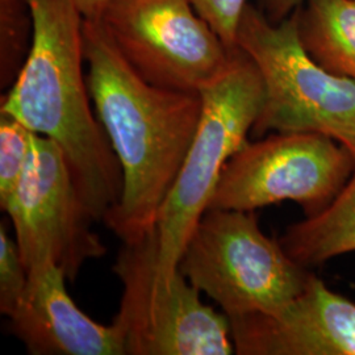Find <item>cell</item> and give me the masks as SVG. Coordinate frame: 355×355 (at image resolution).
<instances>
[{"label": "cell", "instance_id": "3", "mask_svg": "<svg viewBox=\"0 0 355 355\" xmlns=\"http://www.w3.org/2000/svg\"><path fill=\"white\" fill-rule=\"evenodd\" d=\"M198 130L157 220L158 272L171 279L192 230L208 209L223 170L248 141L265 101L253 60L239 46L221 76L200 91Z\"/></svg>", "mask_w": 355, "mask_h": 355}, {"label": "cell", "instance_id": "5", "mask_svg": "<svg viewBox=\"0 0 355 355\" xmlns=\"http://www.w3.org/2000/svg\"><path fill=\"white\" fill-rule=\"evenodd\" d=\"M178 270L228 318L278 313L312 275L267 237L254 212L217 208L192 230Z\"/></svg>", "mask_w": 355, "mask_h": 355}, {"label": "cell", "instance_id": "9", "mask_svg": "<svg viewBox=\"0 0 355 355\" xmlns=\"http://www.w3.org/2000/svg\"><path fill=\"white\" fill-rule=\"evenodd\" d=\"M1 211L12 221L26 268L51 261L76 280L87 262L107 253L64 153L48 137L33 133L26 170Z\"/></svg>", "mask_w": 355, "mask_h": 355}, {"label": "cell", "instance_id": "1", "mask_svg": "<svg viewBox=\"0 0 355 355\" xmlns=\"http://www.w3.org/2000/svg\"><path fill=\"white\" fill-rule=\"evenodd\" d=\"M83 40L89 95L123 171L120 200L104 224L123 243L139 241L157 227L198 130L202 95L145 80L99 21L85 19Z\"/></svg>", "mask_w": 355, "mask_h": 355}, {"label": "cell", "instance_id": "8", "mask_svg": "<svg viewBox=\"0 0 355 355\" xmlns=\"http://www.w3.org/2000/svg\"><path fill=\"white\" fill-rule=\"evenodd\" d=\"M99 23L128 64L164 89L200 92L233 51L190 0H110Z\"/></svg>", "mask_w": 355, "mask_h": 355}, {"label": "cell", "instance_id": "15", "mask_svg": "<svg viewBox=\"0 0 355 355\" xmlns=\"http://www.w3.org/2000/svg\"><path fill=\"white\" fill-rule=\"evenodd\" d=\"M32 132L10 114L0 112V207L3 208L17 187L26 170Z\"/></svg>", "mask_w": 355, "mask_h": 355}, {"label": "cell", "instance_id": "4", "mask_svg": "<svg viewBox=\"0 0 355 355\" xmlns=\"http://www.w3.org/2000/svg\"><path fill=\"white\" fill-rule=\"evenodd\" d=\"M236 46L258 67L265 101L254 124L255 139L268 132L329 136L355 155V82L325 70L305 51L296 17L279 23L248 4Z\"/></svg>", "mask_w": 355, "mask_h": 355}, {"label": "cell", "instance_id": "19", "mask_svg": "<svg viewBox=\"0 0 355 355\" xmlns=\"http://www.w3.org/2000/svg\"><path fill=\"white\" fill-rule=\"evenodd\" d=\"M86 20L99 21L110 0H73Z\"/></svg>", "mask_w": 355, "mask_h": 355}, {"label": "cell", "instance_id": "18", "mask_svg": "<svg viewBox=\"0 0 355 355\" xmlns=\"http://www.w3.org/2000/svg\"><path fill=\"white\" fill-rule=\"evenodd\" d=\"M305 0H263V12L272 23H279L288 17Z\"/></svg>", "mask_w": 355, "mask_h": 355}, {"label": "cell", "instance_id": "2", "mask_svg": "<svg viewBox=\"0 0 355 355\" xmlns=\"http://www.w3.org/2000/svg\"><path fill=\"white\" fill-rule=\"evenodd\" d=\"M33 38L0 112L54 141L64 154L80 198L95 221L119 203L123 171L83 74L85 17L73 0H28Z\"/></svg>", "mask_w": 355, "mask_h": 355}, {"label": "cell", "instance_id": "11", "mask_svg": "<svg viewBox=\"0 0 355 355\" xmlns=\"http://www.w3.org/2000/svg\"><path fill=\"white\" fill-rule=\"evenodd\" d=\"M61 267L44 261L28 268V284L10 331L32 355H125L114 322L103 325L76 306Z\"/></svg>", "mask_w": 355, "mask_h": 355}, {"label": "cell", "instance_id": "16", "mask_svg": "<svg viewBox=\"0 0 355 355\" xmlns=\"http://www.w3.org/2000/svg\"><path fill=\"white\" fill-rule=\"evenodd\" d=\"M28 284V268L17 242L13 241L4 223L0 225V312L10 318Z\"/></svg>", "mask_w": 355, "mask_h": 355}, {"label": "cell", "instance_id": "6", "mask_svg": "<svg viewBox=\"0 0 355 355\" xmlns=\"http://www.w3.org/2000/svg\"><path fill=\"white\" fill-rule=\"evenodd\" d=\"M121 282L114 324L125 355H230L236 352L228 316L202 302L178 270L171 279L158 272L154 229L139 241L123 243L114 265Z\"/></svg>", "mask_w": 355, "mask_h": 355}, {"label": "cell", "instance_id": "13", "mask_svg": "<svg viewBox=\"0 0 355 355\" xmlns=\"http://www.w3.org/2000/svg\"><path fill=\"white\" fill-rule=\"evenodd\" d=\"M279 242L306 268L355 252V171L328 208L290 225Z\"/></svg>", "mask_w": 355, "mask_h": 355}, {"label": "cell", "instance_id": "14", "mask_svg": "<svg viewBox=\"0 0 355 355\" xmlns=\"http://www.w3.org/2000/svg\"><path fill=\"white\" fill-rule=\"evenodd\" d=\"M33 38L28 0H0V83L11 87L26 62Z\"/></svg>", "mask_w": 355, "mask_h": 355}, {"label": "cell", "instance_id": "12", "mask_svg": "<svg viewBox=\"0 0 355 355\" xmlns=\"http://www.w3.org/2000/svg\"><path fill=\"white\" fill-rule=\"evenodd\" d=\"M292 13L308 54L325 70L355 82V0H305Z\"/></svg>", "mask_w": 355, "mask_h": 355}, {"label": "cell", "instance_id": "7", "mask_svg": "<svg viewBox=\"0 0 355 355\" xmlns=\"http://www.w3.org/2000/svg\"><path fill=\"white\" fill-rule=\"evenodd\" d=\"M354 171V154L329 136L274 133L246 141L233 154L208 208L255 212L290 200L312 217L329 207Z\"/></svg>", "mask_w": 355, "mask_h": 355}, {"label": "cell", "instance_id": "10", "mask_svg": "<svg viewBox=\"0 0 355 355\" xmlns=\"http://www.w3.org/2000/svg\"><path fill=\"white\" fill-rule=\"evenodd\" d=\"M240 355H355V303L315 274L274 315L229 318Z\"/></svg>", "mask_w": 355, "mask_h": 355}, {"label": "cell", "instance_id": "17", "mask_svg": "<svg viewBox=\"0 0 355 355\" xmlns=\"http://www.w3.org/2000/svg\"><path fill=\"white\" fill-rule=\"evenodd\" d=\"M195 11L230 48H236L237 29L249 0H190Z\"/></svg>", "mask_w": 355, "mask_h": 355}]
</instances>
